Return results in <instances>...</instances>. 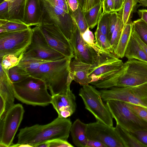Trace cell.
<instances>
[{
    "mask_svg": "<svg viewBox=\"0 0 147 147\" xmlns=\"http://www.w3.org/2000/svg\"><path fill=\"white\" fill-rule=\"evenodd\" d=\"M70 41L73 49L74 57L91 65L96 61L99 54V49H94L84 41L78 27Z\"/></svg>",
    "mask_w": 147,
    "mask_h": 147,
    "instance_id": "15",
    "label": "cell"
},
{
    "mask_svg": "<svg viewBox=\"0 0 147 147\" xmlns=\"http://www.w3.org/2000/svg\"><path fill=\"white\" fill-rule=\"evenodd\" d=\"M26 0H10L8 20L23 22L24 8Z\"/></svg>",
    "mask_w": 147,
    "mask_h": 147,
    "instance_id": "24",
    "label": "cell"
},
{
    "mask_svg": "<svg viewBox=\"0 0 147 147\" xmlns=\"http://www.w3.org/2000/svg\"><path fill=\"white\" fill-rule=\"evenodd\" d=\"M132 29L141 39L147 44V24L140 18L133 22Z\"/></svg>",
    "mask_w": 147,
    "mask_h": 147,
    "instance_id": "33",
    "label": "cell"
},
{
    "mask_svg": "<svg viewBox=\"0 0 147 147\" xmlns=\"http://www.w3.org/2000/svg\"><path fill=\"white\" fill-rule=\"evenodd\" d=\"M102 3L100 2L88 10L84 11L89 28H93L98 24L102 16Z\"/></svg>",
    "mask_w": 147,
    "mask_h": 147,
    "instance_id": "25",
    "label": "cell"
},
{
    "mask_svg": "<svg viewBox=\"0 0 147 147\" xmlns=\"http://www.w3.org/2000/svg\"><path fill=\"white\" fill-rule=\"evenodd\" d=\"M69 65L70 71L74 76V80L80 85H87L91 82L88 74L91 64L84 62L74 57Z\"/></svg>",
    "mask_w": 147,
    "mask_h": 147,
    "instance_id": "19",
    "label": "cell"
},
{
    "mask_svg": "<svg viewBox=\"0 0 147 147\" xmlns=\"http://www.w3.org/2000/svg\"><path fill=\"white\" fill-rule=\"evenodd\" d=\"M131 34L136 39L146 53L147 54V44L144 42L141 39L138 34L133 29Z\"/></svg>",
    "mask_w": 147,
    "mask_h": 147,
    "instance_id": "42",
    "label": "cell"
},
{
    "mask_svg": "<svg viewBox=\"0 0 147 147\" xmlns=\"http://www.w3.org/2000/svg\"><path fill=\"white\" fill-rule=\"evenodd\" d=\"M115 10L118 12L121 10L123 7V0H113Z\"/></svg>",
    "mask_w": 147,
    "mask_h": 147,
    "instance_id": "47",
    "label": "cell"
},
{
    "mask_svg": "<svg viewBox=\"0 0 147 147\" xmlns=\"http://www.w3.org/2000/svg\"><path fill=\"white\" fill-rule=\"evenodd\" d=\"M147 82V63L128 59L123 67L112 75L99 81L100 88L138 86Z\"/></svg>",
    "mask_w": 147,
    "mask_h": 147,
    "instance_id": "3",
    "label": "cell"
},
{
    "mask_svg": "<svg viewBox=\"0 0 147 147\" xmlns=\"http://www.w3.org/2000/svg\"><path fill=\"white\" fill-rule=\"evenodd\" d=\"M138 3L140 5L147 7V0H138Z\"/></svg>",
    "mask_w": 147,
    "mask_h": 147,
    "instance_id": "50",
    "label": "cell"
},
{
    "mask_svg": "<svg viewBox=\"0 0 147 147\" xmlns=\"http://www.w3.org/2000/svg\"><path fill=\"white\" fill-rule=\"evenodd\" d=\"M130 132L142 144L146 147H147V131L142 130Z\"/></svg>",
    "mask_w": 147,
    "mask_h": 147,
    "instance_id": "40",
    "label": "cell"
},
{
    "mask_svg": "<svg viewBox=\"0 0 147 147\" xmlns=\"http://www.w3.org/2000/svg\"><path fill=\"white\" fill-rule=\"evenodd\" d=\"M32 30L31 42L23 51L22 58L54 61L65 57L49 46L38 26H36Z\"/></svg>",
    "mask_w": 147,
    "mask_h": 147,
    "instance_id": "9",
    "label": "cell"
},
{
    "mask_svg": "<svg viewBox=\"0 0 147 147\" xmlns=\"http://www.w3.org/2000/svg\"><path fill=\"white\" fill-rule=\"evenodd\" d=\"M86 134L88 139L99 141L107 147H126L115 127L98 121L87 124Z\"/></svg>",
    "mask_w": 147,
    "mask_h": 147,
    "instance_id": "13",
    "label": "cell"
},
{
    "mask_svg": "<svg viewBox=\"0 0 147 147\" xmlns=\"http://www.w3.org/2000/svg\"><path fill=\"white\" fill-rule=\"evenodd\" d=\"M42 13L39 0H26L23 22L30 26H38L42 22Z\"/></svg>",
    "mask_w": 147,
    "mask_h": 147,
    "instance_id": "18",
    "label": "cell"
},
{
    "mask_svg": "<svg viewBox=\"0 0 147 147\" xmlns=\"http://www.w3.org/2000/svg\"><path fill=\"white\" fill-rule=\"evenodd\" d=\"M67 1L72 12H74L78 9L79 4L77 0H67Z\"/></svg>",
    "mask_w": 147,
    "mask_h": 147,
    "instance_id": "46",
    "label": "cell"
},
{
    "mask_svg": "<svg viewBox=\"0 0 147 147\" xmlns=\"http://www.w3.org/2000/svg\"><path fill=\"white\" fill-rule=\"evenodd\" d=\"M49 46L65 57L73 58V51L69 40L59 28L53 24L38 26Z\"/></svg>",
    "mask_w": 147,
    "mask_h": 147,
    "instance_id": "14",
    "label": "cell"
},
{
    "mask_svg": "<svg viewBox=\"0 0 147 147\" xmlns=\"http://www.w3.org/2000/svg\"><path fill=\"white\" fill-rule=\"evenodd\" d=\"M100 91L103 101L118 100L147 109V82L137 86L115 87Z\"/></svg>",
    "mask_w": 147,
    "mask_h": 147,
    "instance_id": "8",
    "label": "cell"
},
{
    "mask_svg": "<svg viewBox=\"0 0 147 147\" xmlns=\"http://www.w3.org/2000/svg\"><path fill=\"white\" fill-rule=\"evenodd\" d=\"M100 2L102 3L104 0H99Z\"/></svg>",
    "mask_w": 147,
    "mask_h": 147,
    "instance_id": "52",
    "label": "cell"
},
{
    "mask_svg": "<svg viewBox=\"0 0 147 147\" xmlns=\"http://www.w3.org/2000/svg\"><path fill=\"white\" fill-rule=\"evenodd\" d=\"M79 95L82 98L85 108L97 121L113 126V118L106 104L103 102L100 91L94 86L88 84L80 89Z\"/></svg>",
    "mask_w": 147,
    "mask_h": 147,
    "instance_id": "7",
    "label": "cell"
},
{
    "mask_svg": "<svg viewBox=\"0 0 147 147\" xmlns=\"http://www.w3.org/2000/svg\"><path fill=\"white\" fill-rule=\"evenodd\" d=\"M42 13L41 24L57 25L69 41L77 26L67 0H39Z\"/></svg>",
    "mask_w": 147,
    "mask_h": 147,
    "instance_id": "4",
    "label": "cell"
},
{
    "mask_svg": "<svg viewBox=\"0 0 147 147\" xmlns=\"http://www.w3.org/2000/svg\"><path fill=\"white\" fill-rule=\"evenodd\" d=\"M49 147V144L48 141L40 143L37 145L36 147Z\"/></svg>",
    "mask_w": 147,
    "mask_h": 147,
    "instance_id": "49",
    "label": "cell"
},
{
    "mask_svg": "<svg viewBox=\"0 0 147 147\" xmlns=\"http://www.w3.org/2000/svg\"><path fill=\"white\" fill-rule=\"evenodd\" d=\"M96 61L91 65L88 76L91 82L102 80L115 73L123 66L124 63L113 53L99 49Z\"/></svg>",
    "mask_w": 147,
    "mask_h": 147,
    "instance_id": "11",
    "label": "cell"
},
{
    "mask_svg": "<svg viewBox=\"0 0 147 147\" xmlns=\"http://www.w3.org/2000/svg\"><path fill=\"white\" fill-rule=\"evenodd\" d=\"M22 53L9 54L0 58V65L7 70L18 65L22 58Z\"/></svg>",
    "mask_w": 147,
    "mask_h": 147,
    "instance_id": "32",
    "label": "cell"
},
{
    "mask_svg": "<svg viewBox=\"0 0 147 147\" xmlns=\"http://www.w3.org/2000/svg\"><path fill=\"white\" fill-rule=\"evenodd\" d=\"M49 147H73V145L69 143L67 141L61 139H57L48 141Z\"/></svg>",
    "mask_w": 147,
    "mask_h": 147,
    "instance_id": "39",
    "label": "cell"
},
{
    "mask_svg": "<svg viewBox=\"0 0 147 147\" xmlns=\"http://www.w3.org/2000/svg\"><path fill=\"white\" fill-rule=\"evenodd\" d=\"M118 17L117 12H111L109 23V29L107 38L111 41L112 35L117 23Z\"/></svg>",
    "mask_w": 147,
    "mask_h": 147,
    "instance_id": "36",
    "label": "cell"
},
{
    "mask_svg": "<svg viewBox=\"0 0 147 147\" xmlns=\"http://www.w3.org/2000/svg\"><path fill=\"white\" fill-rule=\"evenodd\" d=\"M0 120L3 119L5 115L6 109V104L5 100L0 96Z\"/></svg>",
    "mask_w": 147,
    "mask_h": 147,
    "instance_id": "44",
    "label": "cell"
},
{
    "mask_svg": "<svg viewBox=\"0 0 147 147\" xmlns=\"http://www.w3.org/2000/svg\"><path fill=\"white\" fill-rule=\"evenodd\" d=\"M86 147H107L101 142L93 140L88 139Z\"/></svg>",
    "mask_w": 147,
    "mask_h": 147,
    "instance_id": "45",
    "label": "cell"
},
{
    "mask_svg": "<svg viewBox=\"0 0 147 147\" xmlns=\"http://www.w3.org/2000/svg\"><path fill=\"white\" fill-rule=\"evenodd\" d=\"M138 13L139 16L140 17V18L147 24V10L139 9Z\"/></svg>",
    "mask_w": 147,
    "mask_h": 147,
    "instance_id": "48",
    "label": "cell"
},
{
    "mask_svg": "<svg viewBox=\"0 0 147 147\" xmlns=\"http://www.w3.org/2000/svg\"><path fill=\"white\" fill-rule=\"evenodd\" d=\"M87 124L76 119L72 124L70 133L74 144L78 147H86L88 140L86 134Z\"/></svg>",
    "mask_w": 147,
    "mask_h": 147,
    "instance_id": "20",
    "label": "cell"
},
{
    "mask_svg": "<svg viewBox=\"0 0 147 147\" xmlns=\"http://www.w3.org/2000/svg\"><path fill=\"white\" fill-rule=\"evenodd\" d=\"M106 105L116 125L131 132L147 131V122L134 112L123 101L109 100Z\"/></svg>",
    "mask_w": 147,
    "mask_h": 147,
    "instance_id": "6",
    "label": "cell"
},
{
    "mask_svg": "<svg viewBox=\"0 0 147 147\" xmlns=\"http://www.w3.org/2000/svg\"><path fill=\"white\" fill-rule=\"evenodd\" d=\"M51 104L58 114V117L67 118L72 115L76 108V97L70 87L62 92L52 96Z\"/></svg>",
    "mask_w": 147,
    "mask_h": 147,
    "instance_id": "16",
    "label": "cell"
},
{
    "mask_svg": "<svg viewBox=\"0 0 147 147\" xmlns=\"http://www.w3.org/2000/svg\"><path fill=\"white\" fill-rule=\"evenodd\" d=\"M115 127L126 147H146L129 131L118 125Z\"/></svg>",
    "mask_w": 147,
    "mask_h": 147,
    "instance_id": "26",
    "label": "cell"
},
{
    "mask_svg": "<svg viewBox=\"0 0 147 147\" xmlns=\"http://www.w3.org/2000/svg\"><path fill=\"white\" fill-rule=\"evenodd\" d=\"M15 98L22 102L34 106H46L51 103L52 95L42 80L31 76L13 83Z\"/></svg>",
    "mask_w": 147,
    "mask_h": 147,
    "instance_id": "5",
    "label": "cell"
},
{
    "mask_svg": "<svg viewBox=\"0 0 147 147\" xmlns=\"http://www.w3.org/2000/svg\"><path fill=\"white\" fill-rule=\"evenodd\" d=\"M95 45L98 49L107 52L113 53L114 50L107 36L97 28L94 32Z\"/></svg>",
    "mask_w": 147,
    "mask_h": 147,
    "instance_id": "28",
    "label": "cell"
},
{
    "mask_svg": "<svg viewBox=\"0 0 147 147\" xmlns=\"http://www.w3.org/2000/svg\"><path fill=\"white\" fill-rule=\"evenodd\" d=\"M111 13H106L102 14V16L98 24L97 28L100 32L106 35H108L109 21Z\"/></svg>",
    "mask_w": 147,
    "mask_h": 147,
    "instance_id": "34",
    "label": "cell"
},
{
    "mask_svg": "<svg viewBox=\"0 0 147 147\" xmlns=\"http://www.w3.org/2000/svg\"><path fill=\"white\" fill-rule=\"evenodd\" d=\"M79 5L83 9L86 2V0H77Z\"/></svg>",
    "mask_w": 147,
    "mask_h": 147,
    "instance_id": "51",
    "label": "cell"
},
{
    "mask_svg": "<svg viewBox=\"0 0 147 147\" xmlns=\"http://www.w3.org/2000/svg\"><path fill=\"white\" fill-rule=\"evenodd\" d=\"M100 2L99 0H86L83 9L84 11L88 10Z\"/></svg>",
    "mask_w": 147,
    "mask_h": 147,
    "instance_id": "43",
    "label": "cell"
},
{
    "mask_svg": "<svg viewBox=\"0 0 147 147\" xmlns=\"http://www.w3.org/2000/svg\"><path fill=\"white\" fill-rule=\"evenodd\" d=\"M24 110L22 105L15 104L0 120V146L10 147L23 119Z\"/></svg>",
    "mask_w": 147,
    "mask_h": 147,
    "instance_id": "10",
    "label": "cell"
},
{
    "mask_svg": "<svg viewBox=\"0 0 147 147\" xmlns=\"http://www.w3.org/2000/svg\"><path fill=\"white\" fill-rule=\"evenodd\" d=\"M72 59L65 57L44 62L30 76L43 80L52 96L58 94L70 87L74 80L69 67Z\"/></svg>",
    "mask_w": 147,
    "mask_h": 147,
    "instance_id": "2",
    "label": "cell"
},
{
    "mask_svg": "<svg viewBox=\"0 0 147 147\" xmlns=\"http://www.w3.org/2000/svg\"><path fill=\"white\" fill-rule=\"evenodd\" d=\"M30 27L20 20L0 19V34L23 30Z\"/></svg>",
    "mask_w": 147,
    "mask_h": 147,
    "instance_id": "23",
    "label": "cell"
},
{
    "mask_svg": "<svg viewBox=\"0 0 147 147\" xmlns=\"http://www.w3.org/2000/svg\"><path fill=\"white\" fill-rule=\"evenodd\" d=\"M126 103L134 112L147 122V108L129 103Z\"/></svg>",
    "mask_w": 147,
    "mask_h": 147,
    "instance_id": "35",
    "label": "cell"
},
{
    "mask_svg": "<svg viewBox=\"0 0 147 147\" xmlns=\"http://www.w3.org/2000/svg\"><path fill=\"white\" fill-rule=\"evenodd\" d=\"M31 27L26 30L0 34V58L9 54H20L30 44Z\"/></svg>",
    "mask_w": 147,
    "mask_h": 147,
    "instance_id": "12",
    "label": "cell"
},
{
    "mask_svg": "<svg viewBox=\"0 0 147 147\" xmlns=\"http://www.w3.org/2000/svg\"><path fill=\"white\" fill-rule=\"evenodd\" d=\"M8 73L13 83L20 82L30 76L26 70L18 65L9 69Z\"/></svg>",
    "mask_w": 147,
    "mask_h": 147,
    "instance_id": "27",
    "label": "cell"
},
{
    "mask_svg": "<svg viewBox=\"0 0 147 147\" xmlns=\"http://www.w3.org/2000/svg\"><path fill=\"white\" fill-rule=\"evenodd\" d=\"M72 17L74 20L81 34L88 28L85 19L83 9L79 5L78 9L72 12Z\"/></svg>",
    "mask_w": 147,
    "mask_h": 147,
    "instance_id": "31",
    "label": "cell"
},
{
    "mask_svg": "<svg viewBox=\"0 0 147 147\" xmlns=\"http://www.w3.org/2000/svg\"><path fill=\"white\" fill-rule=\"evenodd\" d=\"M124 57L128 59H135L147 63V54L131 34Z\"/></svg>",
    "mask_w": 147,
    "mask_h": 147,
    "instance_id": "22",
    "label": "cell"
},
{
    "mask_svg": "<svg viewBox=\"0 0 147 147\" xmlns=\"http://www.w3.org/2000/svg\"><path fill=\"white\" fill-rule=\"evenodd\" d=\"M8 71L0 65V96L4 98L5 102V114L8 110L15 105V98L13 83L9 78Z\"/></svg>",
    "mask_w": 147,
    "mask_h": 147,
    "instance_id": "17",
    "label": "cell"
},
{
    "mask_svg": "<svg viewBox=\"0 0 147 147\" xmlns=\"http://www.w3.org/2000/svg\"><path fill=\"white\" fill-rule=\"evenodd\" d=\"M83 40L89 46L95 49H98L95 45L94 38H95L93 32L88 28L82 34H81Z\"/></svg>",
    "mask_w": 147,
    "mask_h": 147,
    "instance_id": "37",
    "label": "cell"
},
{
    "mask_svg": "<svg viewBox=\"0 0 147 147\" xmlns=\"http://www.w3.org/2000/svg\"><path fill=\"white\" fill-rule=\"evenodd\" d=\"M133 22L130 19L124 26L121 34L115 47L113 53L118 58L124 57L125 50L131 37Z\"/></svg>",
    "mask_w": 147,
    "mask_h": 147,
    "instance_id": "21",
    "label": "cell"
},
{
    "mask_svg": "<svg viewBox=\"0 0 147 147\" xmlns=\"http://www.w3.org/2000/svg\"><path fill=\"white\" fill-rule=\"evenodd\" d=\"M124 0H123V1H124Z\"/></svg>",
    "mask_w": 147,
    "mask_h": 147,
    "instance_id": "53",
    "label": "cell"
},
{
    "mask_svg": "<svg viewBox=\"0 0 147 147\" xmlns=\"http://www.w3.org/2000/svg\"><path fill=\"white\" fill-rule=\"evenodd\" d=\"M138 0H124L123 7L122 19L125 26L130 19Z\"/></svg>",
    "mask_w": 147,
    "mask_h": 147,
    "instance_id": "30",
    "label": "cell"
},
{
    "mask_svg": "<svg viewBox=\"0 0 147 147\" xmlns=\"http://www.w3.org/2000/svg\"><path fill=\"white\" fill-rule=\"evenodd\" d=\"M9 11V1L3 0L0 2V19L8 20Z\"/></svg>",
    "mask_w": 147,
    "mask_h": 147,
    "instance_id": "38",
    "label": "cell"
},
{
    "mask_svg": "<svg viewBox=\"0 0 147 147\" xmlns=\"http://www.w3.org/2000/svg\"><path fill=\"white\" fill-rule=\"evenodd\" d=\"M122 12L123 8L118 13L117 23L110 41L111 45L114 51L118 42L124 26L122 19Z\"/></svg>",
    "mask_w": 147,
    "mask_h": 147,
    "instance_id": "29",
    "label": "cell"
},
{
    "mask_svg": "<svg viewBox=\"0 0 147 147\" xmlns=\"http://www.w3.org/2000/svg\"><path fill=\"white\" fill-rule=\"evenodd\" d=\"M72 124L70 119L58 117L47 124L26 127L20 130L17 143L36 147L40 143L55 139L67 141Z\"/></svg>",
    "mask_w": 147,
    "mask_h": 147,
    "instance_id": "1",
    "label": "cell"
},
{
    "mask_svg": "<svg viewBox=\"0 0 147 147\" xmlns=\"http://www.w3.org/2000/svg\"><path fill=\"white\" fill-rule=\"evenodd\" d=\"M102 14L115 11L114 3L113 0H104L102 2Z\"/></svg>",
    "mask_w": 147,
    "mask_h": 147,
    "instance_id": "41",
    "label": "cell"
}]
</instances>
